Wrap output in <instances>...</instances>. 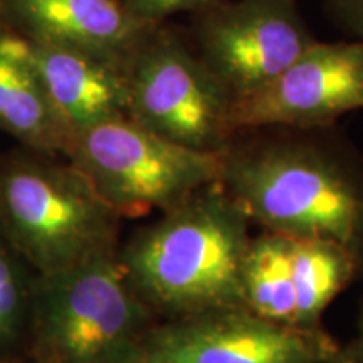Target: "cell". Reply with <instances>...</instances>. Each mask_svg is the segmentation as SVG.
Returning a JSON list of instances; mask_svg holds the SVG:
<instances>
[{
	"label": "cell",
	"instance_id": "obj_1",
	"mask_svg": "<svg viewBox=\"0 0 363 363\" xmlns=\"http://www.w3.org/2000/svg\"><path fill=\"white\" fill-rule=\"evenodd\" d=\"M325 130L238 131L220 185L251 224L338 244L363 278V158Z\"/></svg>",
	"mask_w": 363,
	"mask_h": 363
},
{
	"label": "cell",
	"instance_id": "obj_2",
	"mask_svg": "<svg viewBox=\"0 0 363 363\" xmlns=\"http://www.w3.org/2000/svg\"><path fill=\"white\" fill-rule=\"evenodd\" d=\"M251 238V220L217 182L135 230L118 247L116 259L150 311L158 320H174L244 305Z\"/></svg>",
	"mask_w": 363,
	"mask_h": 363
},
{
	"label": "cell",
	"instance_id": "obj_3",
	"mask_svg": "<svg viewBox=\"0 0 363 363\" xmlns=\"http://www.w3.org/2000/svg\"><path fill=\"white\" fill-rule=\"evenodd\" d=\"M22 147L0 157V233L35 274L118 252L121 217L69 162Z\"/></svg>",
	"mask_w": 363,
	"mask_h": 363
},
{
	"label": "cell",
	"instance_id": "obj_4",
	"mask_svg": "<svg viewBox=\"0 0 363 363\" xmlns=\"http://www.w3.org/2000/svg\"><path fill=\"white\" fill-rule=\"evenodd\" d=\"M160 321L126 283L116 254L35 274L30 355L35 363H138Z\"/></svg>",
	"mask_w": 363,
	"mask_h": 363
},
{
	"label": "cell",
	"instance_id": "obj_5",
	"mask_svg": "<svg viewBox=\"0 0 363 363\" xmlns=\"http://www.w3.org/2000/svg\"><path fill=\"white\" fill-rule=\"evenodd\" d=\"M65 158L121 219L170 211L222 179V153L170 142L128 116L74 133Z\"/></svg>",
	"mask_w": 363,
	"mask_h": 363
},
{
	"label": "cell",
	"instance_id": "obj_6",
	"mask_svg": "<svg viewBox=\"0 0 363 363\" xmlns=\"http://www.w3.org/2000/svg\"><path fill=\"white\" fill-rule=\"evenodd\" d=\"M126 76L135 123L201 152L222 153L233 142V99L174 30L157 26Z\"/></svg>",
	"mask_w": 363,
	"mask_h": 363
},
{
	"label": "cell",
	"instance_id": "obj_7",
	"mask_svg": "<svg viewBox=\"0 0 363 363\" xmlns=\"http://www.w3.org/2000/svg\"><path fill=\"white\" fill-rule=\"evenodd\" d=\"M138 363H350L326 330L291 328L247 306H222L160 320Z\"/></svg>",
	"mask_w": 363,
	"mask_h": 363
},
{
	"label": "cell",
	"instance_id": "obj_8",
	"mask_svg": "<svg viewBox=\"0 0 363 363\" xmlns=\"http://www.w3.org/2000/svg\"><path fill=\"white\" fill-rule=\"evenodd\" d=\"M358 278L357 262L338 244L262 229L244 259V306L276 323L320 331L326 308Z\"/></svg>",
	"mask_w": 363,
	"mask_h": 363
},
{
	"label": "cell",
	"instance_id": "obj_9",
	"mask_svg": "<svg viewBox=\"0 0 363 363\" xmlns=\"http://www.w3.org/2000/svg\"><path fill=\"white\" fill-rule=\"evenodd\" d=\"M203 12L195 52L233 104L269 84L316 40L293 0H235Z\"/></svg>",
	"mask_w": 363,
	"mask_h": 363
},
{
	"label": "cell",
	"instance_id": "obj_10",
	"mask_svg": "<svg viewBox=\"0 0 363 363\" xmlns=\"http://www.w3.org/2000/svg\"><path fill=\"white\" fill-rule=\"evenodd\" d=\"M363 108V43H320L269 84L230 110L235 133L257 128H325Z\"/></svg>",
	"mask_w": 363,
	"mask_h": 363
},
{
	"label": "cell",
	"instance_id": "obj_11",
	"mask_svg": "<svg viewBox=\"0 0 363 363\" xmlns=\"http://www.w3.org/2000/svg\"><path fill=\"white\" fill-rule=\"evenodd\" d=\"M155 27L121 0H0V30L76 49L123 71Z\"/></svg>",
	"mask_w": 363,
	"mask_h": 363
},
{
	"label": "cell",
	"instance_id": "obj_12",
	"mask_svg": "<svg viewBox=\"0 0 363 363\" xmlns=\"http://www.w3.org/2000/svg\"><path fill=\"white\" fill-rule=\"evenodd\" d=\"M17 38L52 106L72 135L128 116L126 71L76 49Z\"/></svg>",
	"mask_w": 363,
	"mask_h": 363
},
{
	"label": "cell",
	"instance_id": "obj_13",
	"mask_svg": "<svg viewBox=\"0 0 363 363\" xmlns=\"http://www.w3.org/2000/svg\"><path fill=\"white\" fill-rule=\"evenodd\" d=\"M0 130L48 157H66L72 140L21 39L6 30H0Z\"/></svg>",
	"mask_w": 363,
	"mask_h": 363
},
{
	"label": "cell",
	"instance_id": "obj_14",
	"mask_svg": "<svg viewBox=\"0 0 363 363\" xmlns=\"http://www.w3.org/2000/svg\"><path fill=\"white\" fill-rule=\"evenodd\" d=\"M35 272L0 233V358L29 333Z\"/></svg>",
	"mask_w": 363,
	"mask_h": 363
},
{
	"label": "cell",
	"instance_id": "obj_15",
	"mask_svg": "<svg viewBox=\"0 0 363 363\" xmlns=\"http://www.w3.org/2000/svg\"><path fill=\"white\" fill-rule=\"evenodd\" d=\"M123 4L136 19L152 26H160L175 13L203 11L216 4V0H123Z\"/></svg>",
	"mask_w": 363,
	"mask_h": 363
},
{
	"label": "cell",
	"instance_id": "obj_16",
	"mask_svg": "<svg viewBox=\"0 0 363 363\" xmlns=\"http://www.w3.org/2000/svg\"><path fill=\"white\" fill-rule=\"evenodd\" d=\"M330 12L340 26L363 43V0H330Z\"/></svg>",
	"mask_w": 363,
	"mask_h": 363
},
{
	"label": "cell",
	"instance_id": "obj_17",
	"mask_svg": "<svg viewBox=\"0 0 363 363\" xmlns=\"http://www.w3.org/2000/svg\"><path fill=\"white\" fill-rule=\"evenodd\" d=\"M348 360L350 363H363V305L360 310V318H358V333L350 343L345 347Z\"/></svg>",
	"mask_w": 363,
	"mask_h": 363
},
{
	"label": "cell",
	"instance_id": "obj_18",
	"mask_svg": "<svg viewBox=\"0 0 363 363\" xmlns=\"http://www.w3.org/2000/svg\"><path fill=\"white\" fill-rule=\"evenodd\" d=\"M0 363H22V362L13 357H6V358H0Z\"/></svg>",
	"mask_w": 363,
	"mask_h": 363
},
{
	"label": "cell",
	"instance_id": "obj_19",
	"mask_svg": "<svg viewBox=\"0 0 363 363\" xmlns=\"http://www.w3.org/2000/svg\"><path fill=\"white\" fill-rule=\"evenodd\" d=\"M121 2H123V0H121Z\"/></svg>",
	"mask_w": 363,
	"mask_h": 363
}]
</instances>
